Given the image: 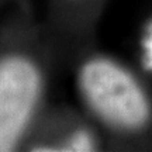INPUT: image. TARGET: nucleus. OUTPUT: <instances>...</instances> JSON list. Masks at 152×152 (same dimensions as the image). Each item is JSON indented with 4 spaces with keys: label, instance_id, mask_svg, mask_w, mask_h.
<instances>
[{
    "label": "nucleus",
    "instance_id": "2",
    "mask_svg": "<svg viewBox=\"0 0 152 152\" xmlns=\"http://www.w3.org/2000/svg\"><path fill=\"white\" fill-rule=\"evenodd\" d=\"M39 94V75L23 58L0 62V152L11 151Z\"/></svg>",
    "mask_w": 152,
    "mask_h": 152
},
{
    "label": "nucleus",
    "instance_id": "1",
    "mask_svg": "<svg viewBox=\"0 0 152 152\" xmlns=\"http://www.w3.org/2000/svg\"><path fill=\"white\" fill-rule=\"evenodd\" d=\"M80 87L90 107L109 124L137 130L149 118V104L141 87L110 61L94 59L83 66Z\"/></svg>",
    "mask_w": 152,
    "mask_h": 152
},
{
    "label": "nucleus",
    "instance_id": "3",
    "mask_svg": "<svg viewBox=\"0 0 152 152\" xmlns=\"http://www.w3.org/2000/svg\"><path fill=\"white\" fill-rule=\"evenodd\" d=\"M71 147V149L73 151H89V149H92V140L86 132H79L73 137Z\"/></svg>",
    "mask_w": 152,
    "mask_h": 152
}]
</instances>
